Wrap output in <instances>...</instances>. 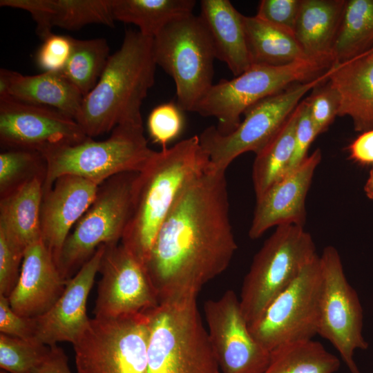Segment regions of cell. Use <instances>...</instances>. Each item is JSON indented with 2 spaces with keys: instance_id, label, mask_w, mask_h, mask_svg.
<instances>
[{
  "instance_id": "30bf717a",
  "label": "cell",
  "mask_w": 373,
  "mask_h": 373,
  "mask_svg": "<svg viewBox=\"0 0 373 373\" xmlns=\"http://www.w3.org/2000/svg\"><path fill=\"white\" fill-rule=\"evenodd\" d=\"M148 311L90 319L73 343L77 373H148Z\"/></svg>"
},
{
  "instance_id": "f546056e",
  "label": "cell",
  "mask_w": 373,
  "mask_h": 373,
  "mask_svg": "<svg viewBox=\"0 0 373 373\" xmlns=\"http://www.w3.org/2000/svg\"><path fill=\"white\" fill-rule=\"evenodd\" d=\"M373 49V0H345L334 44V64H341Z\"/></svg>"
},
{
  "instance_id": "7402d4cb",
  "label": "cell",
  "mask_w": 373,
  "mask_h": 373,
  "mask_svg": "<svg viewBox=\"0 0 373 373\" xmlns=\"http://www.w3.org/2000/svg\"><path fill=\"white\" fill-rule=\"evenodd\" d=\"M0 96L37 106L50 107L76 120L84 95L62 72L25 75L1 68Z\"/></svg>"
},
{
  "instance_id": "ab89813d",
  "label": "cell",
  "mask_w": 373,
  "mask_h": 373,
  "mask_svg": "<svg viewBox=\"0 0 373 373\" xmlns=\"http://www.w3.org/2000/svg\"><path fill=\"white\" fill-rule=\"evenodd\" d=\"M299 107L300 112L295 131L294 151L285 175L295 170L305 161L308 156L309 148L319 135L312 120L305 99L300 102Z\"/></svg>"
},
{
  "instance_id": "7bdbcfd3",
  "label": "cell",
  "mask_w": 373,
  "mask_h": 373,
  "mask_svg": "<svg viewBox=\"0 0 373 373\" xmlns=\"http://www.w3.org/2000/svg\"><path fill=\"white\" fill-rule=\"evenodd\" d=\"M350 157L363 165H373V128L363 132L349 146Z\"/></svg>"
},
{
  "instance_id": "d6a6232c",
  "label": "cell",
  "mask_w": 373,
  "mask_h": 373,
  "mask_svg": "<svg viewBox=\"0 0 373 373\" xmlns=\"http://www.w3.org/2000/svg\"><path fill=\"white\" fill-rule=\"evenodd\" d=\"M46 162L38 151L7 149L0 154V198L37 177L46 178Z\"/></svg>"
},
{
  "instance_id": "1f68e13d",
  "label": "cell",
  "mask_w": 373,
  "mask_h": 373,
  "mask_svg": "<svg viewBox=\"0 0 373 373\" xmlns=\"http://www.w3.org/2000/svg\"><path fill=\"white\" fill-rule=\"evenodd\" d=\"M110 56L108 42L104 38L74 39L62 73L84 97L97 83Z\"/></svg>"
},
{
  "instance_id": "cb8c5ba5",
  "label": "cell",
  "mask_w": 373,
  "mask_h": 373,
  "mask_svg": "<svg viewBox=\"0 0 373 373\" xmlns=\"http://www.w3.org/2000/svg\"><path fill=\"white\" fill-rule=\"evenodd\" d=\"M200 17L210 35L216 59L224 62L235 77L251 66L244 15L229 0L200 1Z\"/></svg>"
},
{
  "instance_id": "ba28073f",
  "label": "cell",
  "mask_w": 373,
  "mask_h": 373,
  "mask_svg": "<svg viewBox=\"0 0 373 373\" xmlns=\"http://www.w3.org/2000/svg\"><path fill=\"white\" fill-rule=\"evenodd\" d=\"M317 255L314 240L304 227H276L254 256L242 285L240 305L248 326Z\"/></svg>"
},
{
  "instance_id": "484cf974",
  "label": "cell",
  "mask_w": 373,
  "mask_h": 373,
  "mask_svg": "<svg viewBox=\"0 0 373 373\" xmlns=\"http://www.w3.org/2000/svg\"><path fill=\"white\" fill-rule=\"evenodd\" d=\"M45 178L37 177L0 198V230L25 249L41 240L40 212Z\"/></svg>"
},
{
  "instance_id": "277c9868",
  "label": "cell",
  "mask_w": 373,
  "mask_h": 373,
  "mask_svg": "<svg viewBox=\"0 0 373 373\" xmlns=\"http://www.w3.org/2000/svg\"><path fill=\"white\" fill-rule=\"evenodd\" d=\"M196 300L171 298L148 310V373H222Z\"/></svg>"
},
{
  "instance_id": "6da1fadb",
  "label": "cell",
  "mask_w": 373,
  "mask_h": 373,
  "mask_svg": "<svg viewBox=\"0 0 373 373\" xmlns=\"http://www.w3.org/2000/svg\"><path fill=\"white\" fill-rule=\"evenodd\" d=\"M224 171L209 167L182 191L160 227L145 269L158 301L195 296L238 248Z\"/></svg>"
},
{
  "instance_id": "d4e9b609",
  "label": "cell",
  "mask_w": 373,
  "mask_h": 373,
  "mask_svg": "<svg viewBox=\"0 0 373 373\" xmlns=\"http://www.w3.org/2000/svg\"><path fill=\"white\" fill-rule=\"evenodd\" d=\"M345 0H301L294 36L307 57L333 65Z\"/></svg>"
},
{
  "instance_id": "603a6c76",
  "label": "cell",
  "mask_w": 373,
  "mask_h": 373,
  "mask_svg": "<svg viewBox=\"0 0 373 373\" xmlns=\"http://www.w3.org/2000/svg\"><path fill=\"white\" fill-rule=\"evenodd\" d=\"M328 81L338 95V116H348L355 131L373 128V49L334 64Z\"/></svg>"
},
{
  "instance_id": "8992f818",
  "label": "cell",
  "mask_w": 373,
  "mask_h": 373,
  "mask_svg": "<svg viewBox=\"0 0 373 373\" xmlns=\"http://www.w3.org/2000/svg\"><path fill=\"white\" fill-rule=\"evenodd\" d=\"M332 66L312 59L279 66L251 65L234 78L213 84L193 112L215 117L217 130L228 134L239 125L241 115L250 106L293 84L313 80Z\"/></svg>"
},
{
  "instance_id": "4316f807",
  "label": "cell",
  "mask_w": 373,
  "mask_h": 373,
  "mask_svg": "<svg viewBox=\"0 0 373 373\" xmlns=\"http://www.w3.org/2000/svg\"><path fill=\"white\" fill-rule=\"evenodd\" d=\"M244 26L251 65L279 66L309 59L294 35L256 16L244 15Z\"/></svg>"
},
{
  "instance_id": "3957f363",
  "label": "cell",
  "mask_w": 373,
  "mask_h": 373,
  "mask_svg": "<svg viewBox=\"0 0 373 373\" xmlns=\"http://www.w3.org/2000/svg\"><path fill=\"white\" fill-rule=\"evenodd\" d=\"M153 38L126 30L121 47L109 57L95 87L84 97L76 119L88 137L122 124L142 125V104L156 68Z\"/></svg>"
},
{
  "instance_id": "f1b7e54d",
  "label": "cell",
  "mask_w": 373,
  "mask_h": 373,
  "mask_svg": "<svg viewBox=\"0 0 373 373\" xmlns=\"http://www.w3.org/2000/svg\"><path fill=\"white\" fill-rule=\"evenodd\" d=\"M299 104L285 123L256 155L252 167V182L256 199L285 174L294 148Z\"/></svg>"
},
{
  "instance_id": "7c38bea8",
  "label": "cell",
  "mask_w": 373,
  "mask_h": 373,
  "mask_svg": "<svg viewBox=\"0 0 373 373\" xmlns=\"http://www.w3.org/2000/svg\"><path fill=\"white\" fill-rule=\"evenodd\" d=\"M320 261L318 334L332 343L351 373H361L354 354L367 350L368 343L363 334V312L359 297L345 276L334 247H325Z\"/></svg>"
},
{
  "instance_id": "8fae6325",
  "label": "cell",
  "mask_w": 373,
  "mask_h": 373,
  "mask_svg": "<svg viewBox=\"0 0 373 373\" xmlns=\"http://www.w3.org/2000/svg\"><path fill=\"white\" fill-rule=\"evenodd\" d=\"M137 173H124L99 185L93 203L66 238L57 266L68 280L93 256L102 245L121 242L131 206Z\"/></svg>"
},
{
  "instance_id": "9c48e42d",
  "label": "cell",
  "mask_w": 373,
  "mask_h": 373,
  "mask_svg": "<svg viewBox=\"0 0 373 373\" xmlns=\"http://www.w3.org/2000/svg\"><path fill=\"white\" fill-rule=\"evenodd\" d=\"M330 73L331 68L313 80L293 84L256 103L246 110L244 119L228 134L220 133L215 126L204 130L198 137L209 158V169L226 171L240 155L258 153L279 131L303 97L326 82Z\"/></svg>"
},
{
  "instance_id": "52a82bcc",
  "label": "cell",
  "mask_w": 373,
  "mask_h": 373,
  "mask_svg": "<svg viewBox=\"0 0 373 373\" xmlns=\"http://www.w3.org/2000/svg\"><path fill=\"white\" fill-rule=\"evenodd\" d=\"M153 52L156 65L175 82L178 106L193 112L213 85L216 59L200 17L191 13L166 25L153 39Z\"/></svg>"
},
{
  "instance_id": "b9f144b4",
  "label": "cell",
  "mask_w": 373,
  "mask_h": 373,
  "mask_svg": "<svg viewBox=\"0 0 373 373\" xmlns=\"http://www.w3.org/2000/svg\"><path fill=\"white\" fill-rule=\"evenodd\" d=\"M28 373H72L68 364V357L64 350L57 344L50 345L44 358Z\"/></svg>"
},
{
  "instance_id": "ac0fdd59",
  "label": "cell",
  "mask_w": 373,
  "mask_h": 373,
  "mask_svg": "<svg viewBox=\"0 0 373 373\" xmlns=\"http://www.w3.org/2000/svg\"><path fill=\"white\" fill-rule=\"evenodd\" d=\"M105 245L99 246L93 256L69 280L52 307L35 317V340L52 345L66 341L72 344L87 326L90 318L86 303L96 274L99 272Z\"/></svg>"
},
{
  "instance_id": "44dd1931",
  "label": "cell",
  "mask_w": 373,
  "mask_h": 373,
  "mask_svg": "<svg viewBox=\"0 0 373 373\" xmlns=\"http://www.w3.org/2000/svg\"><path fill=\"white\" fill-rule=\"evenodd\" d=\"M0 6L29 12L42 40L54 27L77 30L92 23L113 27L115 21L112 0H1Z\"/></svg>"
},
{
  "instance_id": "5bb4252c",
  "label": "cell",
  "mask_w": 373,
  "mask_h": 373,
  "mask_svg": "<svg viewBox=\"0 0 373 373\" xmlns=\"http://www.w3.org/2000/svg\"><path fill=\"white\" fill-rule=\"evenodd\" d=\"M209 338L222 373H262L271 352L251 334L236 293L227 290L204 305Z\"/></svg>"
},
{
  "instance_id": "7a4b0ae2",
  "label": "cell",
  "mask_w": 373,
  "mask_h": 373,
  "mask_svg": "<svg viewBox=\"0 0 373 373\" xmlns=\"http://www.w3.org/2000/svg\"><path fill=\"white\" fill-rule=\"evenodd\" d=\"M209 163L195 135L154 151L137 173L121 244L144 267L158 230L178 197Z\"/></svg>"
},
{
  "instance_id": "e0dca14e",
  "label": "cell",
  "mask_w": 373,
  "mask_h": 373,
  "mask_svg": "<svg viewBox=\"0 0 373 373\" xmlns=\"http://www.w3.org/2000/svg\"><path fill=\"white\" fill-rule=\"evenodd\" d=\"M321 159V151L316 149L298 168L256 199L249 231L250 238L257 239L269 229L283 224L304 227L306 197Z\"/></svg>"
},
{
  "instance_id": "ee69618b",
  "label": "cell",
  "mask_w": 373,
  "mask_h": 373,
  "mask_svg": "<svg viewBox=\"0 0 373 373\" xmlns=\"http://www.w3.org/2000/svg\"><path fill=\"white\" fill-rule=\"evenodd\" d=\"M364 191L366 195L371 199L373 196V166L365 184Z\"/></svg>"
},
{
  "instance_id": "2e32d148",
  "label": "cell",
  "mask_w": 373,
  "mask_h": 373,
  "mask_svg": "<svg viewBox=\"0 0 373 373\" xmlns=\"http://www.w3.org/2000/svg\"><path fill=\"white\" fill-rule=\"evenodd\" d=\"M105 245L95 317L118 318L157 306L158 298L145 267L121 243Z\"/></svg>"
},
{
  "instance_id": "74e56055",
  "label": "cell",
  "mask_w": 373,
  "mask_h": 373,
  "mask_svg": "<svg viewBox=\"0 0 373 373\" xmlns=\"http://www.w3.org/2000/svg\"><path fill=\"white\" fill-rule=\"evenodd\" d=\"M74 38L52 33L43 39L35 60L43 72H62L71 54Z\"/></svg>"
},
{
  "instance_id": "60d3db41",
  "label": "cell",
  "mask_w": 373,
  "mask_h": 373,
  "mask_svg": "<svg viewBox=\"0 0 373 373\" xmlns=\"http://www.w3.org/2000/svg\"><path fill=\"white\" fill-rule=\"evenodd\" d=\"M0 332L23 339H35V318L17 314L11 308L8 298L0 294Z\"/></svg>"
},
{
  "instance_id": "f6af8a7d",
  "label": "cell",
  "mask_w": 373,
  "mask_h": 373,
  "mask_svg": "<svg viewBox=\"0 0 373 373\" xmlns=\"http://www.w3.org/2000/svg\"><path fill=\"white\" fill-rule=\"evenodd\" d=\"M371 200H373V196H372V197L371 198Z\"/></svg>"
},
{
  "instance_id": "836d02e7",
  "label": "cell",
  "mask_w": 373,
  "mask_h": 373,
  "mask_svg": "<svg viewBox=\"0 0 373 373\" xmlns=\"http://www.w3.org/2000/svg\"><path fill=\"white\" fill-rule=\"evenodd\" d=\"M50 346L35 339L0 334V367L8 373H28L47 355Z\"/></svg>"
},
{
  "instance_id": "d590c367",
  "label": "cell",
  "mask_w": 373,
  "mask_h": 373,
  "mask_svg": "<svg viewBox=\"0 0 373 373\" xmlns=\"http://www.w3.org/2000/svg\"><path fill=\"white\" fill-rule=\"evenodd\" d=\"M312 120L319 134L327 130L338 116L339 98L328 79L312 90L305 99Z\"/></svg>"
},
{
  "instance_id": "d6986e66",
  "label": "cell",
  "mask_w": 373,
  "mask_h": 373,
  "mask_svg": "<svg viewBox=\"0 0 373 373\" xmlns=\"http://www.w3.org/2000/svg\"><path fill=\"white\" fill-rule=\"evenodd\" d=\"M99 186L89 180L66 175L43 192L41 237L56 265L66 238L93 203Z\"/></svg>"
},
{
  "instance_id": "9a60e30c",
  "label": "cell",
  "mask_w": 373,
  "mask_h": 373,
  "mask_svg": "<svg viewBox=\"0 0 373 373\" xmlns=\"http://www.w3.org/2000/svg\"><path fill=\"white\" fill-rule=\"evenodd\" d=\"M88 138L76 120L58 110L0 96V143L6 149L43 153Z\"/></svg>"
},
{
  "instance_id": "e575fe53",
  "label": "cell",
  "mask_w": 373,
  "mask_h": 373,
  "mask_svg": "<svg viewBox=\"0 0 373 373\" xmlns=\"http://www.w3.org/2000/svg\"><path fill=\"white\" fill-rule=\"evenodd\" d=\"M182 110L176 104H162L154 108L149 115L147 128L153 142L166 148L167 144L175 140L184 127Z\"/></svg>"
},
{
  "instance_id": "5b68a950",
  "label": "cell",
  "mask_w": 373,
  "mask_h": 373,
  "mask_svg": "<svg viewBox=\"0 0 373 373\" xmlns=\"http://www.w3.org/2000/svg\"><path fill=\"white\" fill-rule=\"evenodd\" d=\"M154 151L148 146L143 126L133 124L116 126L104 140L89 137L77 144L50 149L41 153L46 162L43 192L63 175L79 176L100 185L118 174L138 173Z\"/></svg>"
},
{
  "instance_id": "83f0119b",
  "label": "cell",
  "mask_w": 373,
  "mask_h": 373,
  "mask_svg": "<svg viewBox=\"0 0 373 373\" xmlns=\"http://www.w3.org/2000/svg\"><path fill=\"white\" fill-rule=\"evenodd\" d=\"M194 0H112L115 21L133 23L154 38L173 20L193 13Z\"/></svg>"
},
{
  "instance_id": "f35d334b",
  "label": "cell",
  "mask_w": 373,
  "mask_h": 373,
  "mask_svg": "<svg viewBox=\"0 0 373 373\" xmlns=\"http://www.w3.org/2000/svg\"><path fill=\"white\" fill-rule=\"evenodd\" d=\"M300 1L301 0H262L255 16L294 35Z\"/></svg>"
},
{
  "instance_id": "8d00e7d4",
  "label": "cell",
  "mask_w": 373,
  "mask_h": 373,
  "mask_svg": "<svg viewBox=\"0 0 373 373\" xmlns=\"http://www.w3.org/2000/svg\"><path fill=\"white\" fill-rule=\"evenodd\" d=\"M26 249L0 230V294L7 298L15 287Z\"/></svg>"
},
{
  "instance_id": "ffe728a7",
  "label": "cell",
  "mask_w": 373,
  "mask_h": 373,
  "mask_svg": "<svg viewBox=\"0 0 373 373\" xmlns=\"http://www.w3.org/2000/svg\"><path fill=\"white\" fill-rule=\"evenodd\" d=\"M66 283L40 240L24 252L18 282L8 298L10 305L21 316H39L56 303Z\"/></svg>"
},
{
  "instance_id": "4dcf8cb0",
  "label": "cell",
  "mask_w": 373,
  "mask_h": 373,
  "mask_svg": "<svg viewBox=\"0 0 373 373\" xmlns=\"http://www.w3.org/2000/svg\"><path fill=\"white\" fill-rule=\"evenodd\" d=\"M340 359L313 339L280 345L271 351L267 367L262 373H334Z\"/></svg>"
},
{
  "instance_id": "4fadbf2b",
  "label": "cell",
  "mask_w": 373,
  "mask_h": 373,
  "mask_svg": "<svg viewBox=\"0 0 373 373\" xmlns=\"http://www.w3.org/2000/svg\"><path fill=\"white\" fill-rule=\"evenodd\" d=\"M321 288L317 255L249 326L253 336L270 352L285 344L312 339L318 334Z\"/></svg>"
}]
</instances>
